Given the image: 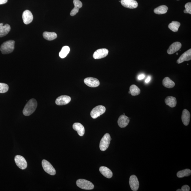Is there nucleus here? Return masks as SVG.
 I'll list each match as a JSON object with an SVG mask.
<instances>
[{
  "label": "nucleus",
  "mask_w": 191,
  "mask_h": 191,
  "mask_svg": "<svg viewBox=\"0 0 191 191\" xmlns=\"http://www.w3.org/2000/svg\"><path fill=\"white\" fill-rule=\"evenodd\" d=\"M129 94H130L131 92H130V91H129Z\"/></svg>",
  "instance_id": "e433bc0d"
},
{
  "label": "nucleus",
  "mask_w": 191,
  "mask_h": 191,
  "mask_svg": "<svg viewBox=\"0 0 191 191\" xmlns=\"http://www.w3.org/2000/svg\"><path fill=\"white\" fill-rule=\"evenodd\" d=\"M15 161L19 168L25 169L27 166V163L24 157L22 156L17 155L15 158Z\"/></svg>",
  "instance_id": "0eeeda50"
},
{
  "label": "nucleus",
  "mask_w": 191,
  "mask_h": 191,
  "mask_svg": "<svg viewBox=\"0 0 191 191\" xmlns=\"http://www.w3.org/2000/svg\"><path fill=\"white\" fill-rule=\"evenodd\" d=\"M43 37L45 39L51 41L56 39L57 37V35L55 32H45L43 33Z\"/></svg>",
  "instance_id": "b1692460"
},
{
  "label": "nucleus",
  "mask_w": 191,
  "mask_h": 191,
  "mask_svg": "<svg viewBox=\"0 0 191 191\" xmlns=\"http://www.w3.org/2000/svg\"><path fill=\"white\" fill-rule=\"evenodd\" d=\"M121 4L124 7L129 8H135L138 6L137 2L135 0H121Z\"/></svg>",
  "instance_id": "f8f14e48"
},
{
  "label": "nucleus",
  "mask_w": 191,
  "mask_h": 191,
  "mask_svg": "<svg viewBox=\"0 0 191 191\" xmlns=\"http://www.w3.org/2000/svg\"><path fill=\"white\" fill-rule=\"evenodd\" d=\"M11 29L10 25L8 24L3 25V23H0V37H4L9 33Z\"/></svg>",
  "instance_id": "6ab92c4d"
},
{
  "label": "nucleus",
  "mask_w": 191,
  "mask_h": 191,
  "mask_svg": "<svg viewBox=\"0 0 191 191\" xmlns=\"http://www.w3.org/2000/svg\"><path fill=\"white\" fill-rule=\"evenodd\" d=\"M191 171L189 169H186L178 172L177 175L178 178L188 177L191 175Z\"/></svg>",
  "instance_id": "cd10ccee"
},
{
  "label": "nucleus",
  "mask_w": 191,
  "mask_h": 191,
  "mask_svg": "<svg viewBox=\"0 0 191 191\" xmlns=\"http://www.w3.org/2000/svg\"><path fill=\"white\" fill-rule=\"evenodd\" d=\"M42 166L44 170L46 173L51 175L54 176L56 173V171L54 167L48 161L45 160L42 161Z\"/></svg>",
  "instance_id": "423d86ee"
},
{
  "label": "nucleus",
  "mask_w": 191,
  "mask_h": 191,
  "mask_svg": "<svg viewBox=\"0 0 191 191\" xmlns=\"http://www.w3.org/2000/svg\"><path fill=\"white\" fill-rule=\"evenodd\" d=\"M73 128L74 130L77 132L78 134L80 136H82L85 133V128L80 123H74Z\"/></svg>",
  "instance_id": "aec40b11"
},
{
  "label": "nucleus",
  "mask_w": 191,
  "mask_h": 191,
  "mask_svg": "<svg viewBox=\"0 0 191 191\" xmlns=\"http://www.w3.org/2000/svg\"><path fill=\"white\" fill-rule=\"evenodd\" d=\"M8 90V86L7 84L0 83V93L7 92Z\"/></svg>",
  "instance_id": "c756f323"
},
{
  "label": "nucleus",
  "mask_w": 191,
  "mask_h": 191,
  "mask_svg": "<svg viewBox=\"0 0 191 191\" xmlns=\"http://www.w3.org/2000/svg\"><path fill=\"white\" fill-rule=\"evenodd\" d=\"M190 112L186 109H184L182 112V120L184 125L188 126L190 122Z\"/></svg>",
  "instance_id": "f3484780"
},
{
  "label": "nucleus",
  "mask_w": 191,
  "mask_h": 191,
  "mask_svg": "<svg viewBox=\"0 0 191 191\" xmlns=\"http://www.w3.org/2000/svg\"><path fill=\"white\" fill-rule=\"evenodd\" d=\"M168 10V8L167 6L163 5L155 8L154 10V12L155 14H165L167 12Z\"/></svg>",
  "instance_id": "393cba45"
},
{
  "label": "nucleus",
  "mask_w": 191,
  "mask_h": 191,
  "mask_svg": "<svg viewBox=\"0 0 191 191\" xmlns=\"http://www.w3.org/2000/svg\"><path fill=\"white\" fill-rule=\"evenodd\" d=\"M84 82L87 86L91 88H95L99 86L100 82L97 79L92 78H87L84 80Z\"/></svg>",
  "instance_id": "9d476101"
},
{
  "label": "nucleus",
  "mask_w": 191,
  "mask_h": 191,
  "mask_svg": "<svg viewBox=\"0 0 191 191\" xmlns=\"http://www.w3.org/2000/svg\"><path fill=\"white\" fill-rule=\"evenodd\" d=\"M129 91H130V94L132 96L139 95L141 93L139 88L135 85H132L130 86Z\"/></svg>",
  "instance_id": "a878e982"
},
{
  "label": "nucleus",
  "mask_w": 191,
  "mask_h": 191,
  "mask_svg": "<svg viewBox=\"0 0 191 191\" xmlns=\"http://www.w3.org/2000/svg\"><path fill=\"white\" fill-rule=\"evenodd\" d=\"M177 54V55H178V53H177V54Z\"/></svg>",
  "instance_id": "4c0bfd02"
},
{
  "label": "nucleus",
  "mask_w": 191,
  "mask_h": 191,
  "mask_svg": "<svg viewBox=\"0 0 191 191\" xmlns=\"http://www.w3.org/2000/svg\"><path fill=\"white\" fill-rule=\"evenodd\" d=\"M23 23L25 25H28L32 21L33 16L31 11L25 10L23 12L22 16Z\"/></svg>",
  "instance_id": "9b49d317"
},
{
  "label": "nucleus",
  "mask_w": 191,
  "mask_h": 191,
  "mask_svg": "<svg viewBox=\"0 0 191 191\" xmlns=\"http://www.w3.org/2000/svg\"><path fill=\"white\" fill-rule=\"evenodd\" d=\"M180 25V23L177 21H173L169 23V28L171 31L174 32L178 31Z\"/></svg>",
  "instance_id": "bb28decb"
},
{
  "label": "nucleus",
  "mask_w": 191,
  "mask_h": 191,
  "mask_svg": "<svg viewBox=\"0 0 191 191\" xmlns=\"http://www.w3.org/2000/svg\"><path fill=\"white\" fill-rule=\"evenodd\" d=\"M182 47V44L179 42H176L172 44L167 51L168 54L169 55L174 54L179 50Z\"/></svg>",
  "instance_id": "4468645a"
},
{
  "label": "nucleus",
  "mask_w": 191,
  "mask_h": 191,
  "mask_svg": "<svg viewBox=\"0 0 191 191\" xmlns=\"http://www.w3.org/2000/svg\"><path fill=\"white\" fill-rule=\"evenodd\" d=\"M73 3L74 8L72 10L70 15L71 16H74L78 13L80 8L82 7V2L79 0H74Z\"/></svg>",
  "instance_id": "a211bd4d"
},
{
  "label": "nucleus",
  "mask_w": 191,
  "mask_h": 191,
  "mask_svg": "<svg viewBox=\"0 0 191 191\" xmlns=\"http://www.w3.org/2000/svg\"><path fill=\"white\" fill-rule=\"evenodd\" d=\"M111 137L109 133L105 134L101 139L99 144L100 149L102 151H104L107 149L109 147Z\"/></svg>",
  "instance_id": "20e7f679"
},
{
  "label": "nucleus",
  "mask_w": 191,
  "mask_h": 191,
  "mask_svg": "<svg viewBox=\"0 0 191 191\" xmlns=\"http://www.w3.org/2000/svg\"><path fill=\"white\" fill-rule=\"evenodd\" d=\"M129 122V119L124 115H122L118 119V123L121 128H124L128 125Z\"/></svg>",
  "instance_id": "dca6fc26"
},
{
  "label": "nucleus",
  "mask_w": 191,
  "mask_h": 191,
  "mask_svg": "<svg viewBox=\"0 0 191 191\" xmlns=\"http://www.w3.org/2000/svg\"><path fill=\"white\" fill-rule=\"evenodd\" d=\"M165 102L167 105L171 108L175 107L177 103V99L176 98L171 96L166 97L165 100Z\"/></svg>",
  "instance_id": "412c9836"
},
{
  "label": "nucleus",
  "mask_w": 191,
  "mask_h": 191,
  "mask_svg": "<svg viewBox=\"0 0 191 191\" xmlns=\"http://www.w3.org/2000/svg\"><path fill=\"white\" fill-rule=\"evenodd\" d=\"M191 59V49L183 54L177 60V62L180 64L184 61H189Z\"/></svg>",
  "instance_id": "2eb2a0df"
},
{
  "label": "nucleus",
  "mask_w": 191,
  "mask_h": 191,
  "mask_svg": "<svg viewBox=\"0 0 191 191\" xmlns=\"http://www.w3.org/2000/svg\"><path fill=\"white\" fill-rule=\"evenodd\" d=\"M163 84L165 88L169 89L173 88L175 85V82L168 77H165L163 79Z\"/></svg>",
  "instance_id": "5701e85b"
},
{
  "label": "nucleus",
  "mask_w": 191,
  "mask_h": 191,
  "mask_svg": "<svg viewBox=\"0 0 191 191\" xmlns=\"http://www.w3.org/2000/svg\"><path fill=\"white\" fill-rule=\"evenodd\" d=\"M181 189L182 191H189L190 190V188L188 185H186L182 186Z\"/></svg>",
  "instance_id": "2f4dec72"
},
{
  "label": "nucleus",
  "mask_w": 191,
  "mask_h": 191,
  "mask_svg": "<svg viewBox=\"0 0 191 191\" xmlns=\"http://www.w3.org/2000/svg\"><path fill=\"white\" fill-rule=\"evenodd\" d=\"M129 184L132 190L136 191L138 190L139 187V182L136 176L132 175L130 176Z\"/></svg>",
  "instance_id": "6e6552de"
},
{
  "label": "nucleus",
  "mask_w": 191,
  "mask_h": 191,
  "mask_svg": "<svg viewBox=\"0 0 191 191\" xmlns=\"http://www.w3.org/2000/svg\"><path fill=\"white\" fill-rule=\"evenodd\" d=\"M71 101V98L67 95H62L57 98L55 103L57 105L62 106L67 105Z\"/></svg>",
  "instance_id": "ddd939ff"
},
{
  "label": "nucleus",
  "mask_w": 191,
  "mask_h": 191,
  "mask_svg": "<svg viewBox=\"0 0 191 191\" xmlns=\"http://www.w3.org/2000/svg\"><path fill=\"white\" fill-rule=\"evenodd\" d=\"M15 42L14 40H10L4 42L2 44L0 50L2 54H6L12 53L15 48Z\"/></svg>",
  "instance_id": "f03ea898"
},
{
  "label": "nucleus",
  "mask_w": 191,
  "mask_h": 191,
  "mask_svg": "<svg viewBox=\"0 0 191 191\" xmlns=\"http://www.w3.org/2000/svg\"><path fill=\"white\" fill-rule=\"evenodd\" d=\"M8 2V0H0V5L5 4Z\"/></svg>",
  "instance_id": "72a5a7b5"
},
{
  "label": "nucleus",
  "mask_w": 191,
  "mask_h": 191,
  "mask_svg": "<svg viewBox=\"0 0 191 191\" xmlns=\"http://www.w3.org/2000/svg\"><path fill=\"white\" fill-rule=\"evenodd\" d=\"M79 187L85 190H92L94 188V185L90 181L84 179H79L76 182Z\"/></svg>",
  "instance_id": "7ed1b4c3"
},
{
  "label": "nucleus",
  "mask_w": 191,
  "mask_h": 191,
  "mask_svg": "<svg viewBox=\"0 0 191 191\" xmlns=\"http://www.w3.org/2000/svg\"><path fill=\"white\" fill-rule=\"evenodd\" d=\"M151 80V78L150 76H148L147 78L145 80V82L146 83H148Z\"/></svg>",
  "instance_id": "f704fd0d"
},
{
  "label": "nucleus",
  "mask_w": 191,
  "mask_h": 191,
  "mask_svg": "<svg viewBox=\"0 0 191 191\" xmlns=\"http://www.w3.org/2000/svg\"></svg>",
  "instance_id": "58836bf2"
},
{
  "label": "nucleus",
  "mask_w": 191,
  "mask_h": 191,
  "mask_svg": "<svg viewBox=\"0 0 191 191\" xmlns=\"http://www.w3.org/2000/svg\"><path fill=\"white\" fill-rule=\"evenodd\" d=\"M37 102L35 99L30 100L25 105L23 110L24 116H28L33 113L37 107Z\"/></svg>",
  "instance_id": "f257e3e1"
},
{
  "label": "nucleus",
  "mask_w": 191,
  "mask_h": 191,
  "mask_svg": "<svg viewBox=\"0 0 191 191\" xmlns=\"http://www.w3.org/2000/svg\"><path fill=\"white\" fill-rule=\"evenodd\" d=\"M109 51L106 49H101L97 50L93 54V58L99 59L104 58L107 56Z\"/></svg>",
  "instance_id": "1a4fd4ad"
},
{
  "label": "nucleus",
  "mask_w": 191,
  "mask_h": 191,
  "mask_svg": "<svg viewBox=\"0 0 191 191\" xmlns=\"http://www.w3.org/2000/svg\"><path fill=\"white\" fill-rule=\"evenodd\" d=\"M70 50V48L69 46H65L63 47L61 52L59 53V57L62 59L65 58L69 54Z\"/></svg>",
  "instance_id": "c85d7f7f"
},
{
  "label": "nucleus",
  "mask_w": 191,
  "mask_h": 191,
  "mask_svg": "<svg viewBox=\"0 0 191 191\" xmlns=\"http://www.w3.org/2000/svg\"><path fill=\"white\" fill-rule=\"evenodd\" d=\"M177 191H182V190L181 189H179L177 190Z\"/></svg>",
  "instance_id": "c9c22d12"
},
{
  "label": "nucleus",
  "mask_w": 191,
  "mask_h": 191,
  "mask_svg": "<svg viewBox=\"0 0 191 191\" xmlns=\"http://www.w3.org/2000/svg\"><path fill=\"white\" fill-rule=\"evenodd\" d=\"M186 9L184 10L185 13L191 14V3L189 2L185 5Z\"/></svg>",
  "instance_id": "7c9ffc66"
},
{
  "label": "nucleus",
  "mask_w": 191,
  "mask_h": 191,
  "mask_svg": "<svg viewBox=\"0 0 191 191\" xmlns=\"http://www.w3.org/2000/svg\"><path fill=\"white\" fill-rule=\"evenodd\" d=\"M145 75H144V74H141V75H139V77H138V79L139 80L143 79L145 78Z\"/></svg>",
  "instance_id": "473e14b6"
},
{
  "label": "nucleus",
  "mask_w": 191,
  "mask_h": 191,
  "mask_svg": "<svg viewBox=\"0 0 191 191\" xmlns=\"http://www.w3.org/2000/svg\"><path fill=\"white\" fill-rule=\"evenodd\" d=\"M99 171L105 177L108 178L112 177V173L111 170L108 167L105 166H101L100 167Z\"/></svg>",
  "instance_id": "4be33fe9"
},
{
  "label": "nucleus",
  "mask_w": 191,
  "mask_h": 191,
  "mask_svg": "<svg viewBox=\"0 0 191 191\" xmlns=\"http://www.w3.org/2000/svg\"><path fill=\"white\" fill-rule=\"evenodd\" d=\"M106 108L104 106L100 105L93 108L91 112V116L93 119H96L105 113Z\"/></svg>",
  "instance_id": "39448f33"
}]
</instances>
